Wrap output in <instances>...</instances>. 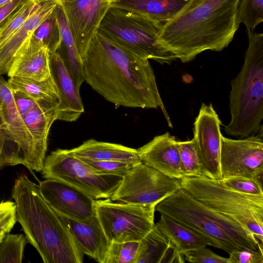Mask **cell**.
Here are the masks:
<instances>
[{
	"mask_svg": "<svg viewBox=\"0 0 263 263\" xmlns=\"http://www.w3.org/2000/svg\"><path fill=\"white\" fill-rule=\"evenodd\" d=\"M173 248L169 240L155 225L139 241L136 263L165 262Z\"/></svg>",
	"mask_w": 263,
	"mask_h": 263,
	"instance_id": "obj_26",
	"label": "cell"
},
{
	"mask_svg": "<svg viewBox=\"0 0 263 263\" xmlns=\"http://www.w3.org/2000/svg\"><path fill=\"white\" fill-rule=\"evenodd\" d=\"M26 238L23 234H6L0 241V263H21Z\"/></svg>",
	"mask_w": 263,
	"mask_h": 263,
	"instance_id": "obj_29",
	"label": "cell"
},
{
	"mask_svg": "<svg viewBox=\"0 0 263 263\" xmlns=\"http://www.w3.org/2000/svg\"><path fill=\"white\" fill-rule=\"evenodd\" d=\"M81 61L84 81L106 100L126 107L160 108L173 128L149 60L98 31Z\"/></svg>",
	"mask_w": 263,
	"mask_h": 263,
	"instance_id": "obj_1",
	"label": "cell"
},
{
	"mask_svg": "<svg viewBox=\"0 0 263 263\" xmlns=\"http://www.w3.org/2000/svg\"><path fill=\"white\" fill-rule=\"evenodd\" d=\"M221 122L212 104L202 103L194 123L195 146L201 175L222 180L220 168Z\"/></svg>",
	"mask_w": 263,
	"mask_h": 263,
	"instance_id": "obj_13",
	"label": "cell"
},
{
	"mask_svg": "<svg viewBox=\"0 0 263 263\" xmlns=\"http://www.w3.org/2000/svg\"><path fill=\"white\" fill-rule=\"evenodd\" d=\"M11 0H0V7L5 5L6 4L8 3Z\"/></svg>",
	"mask_w": 263,
	"mask_h": 263,
	"instance_id": "obj_41",
	"label": "cell"
},
{
	"mask_svg": "<svg viewBox=\"0 0 263 263\" xmlns=\"http://www.w3.org/2000/svg\"><path fill=\"white\" fill-rule=\"evenodd\" d=\"M240 0H189L163 25L159 40L182 63L208 50L220 51L232 42Z\"/></svg>",
	"mask_w": 263,
	"mask_h": 263,
	"instance_id": "obj_2",
	"label": "cell"
},
{
	"mask_svg": "<svg viewBox=\"0 0 263 263\" xmlns=\"http://www.w3.org/2000/svg\"><path fill=\"white\" fill-rule=\"evenodd\" d=\"M163 24L110 6L98 31L145 59L170 64L177 59L159 40Z\"/></svg>",
	"mask_w": 263,
	"mask_h": 263,
	"instance_id": "obj_7",
	"label": "cell"
},
{
	"mask_svg": "<svg viewBox=\"0 0 263 263\" xmlns=\"http://www.w3.org/2000/svg\"><path fill=\"white\" fill-rule=\"evenodd\" d=\"M29 40L46 47L50 54L57 52L62 39L55 9L36 28Z\"/></svg>",
	"mask_w": 263,
	"mask_h": 263,
	"instance_id": "obj_28",
	"label": "cell"
},
{
	"mask_svg": "<svg viewBox=\"0 0 263 263\" xmlns=\"http://www.w3.org/2000/svg\"><path fill=\"white\" fill-rule=\"evenodd\" d=\"M68 151L82 161H119L133 165L142 162L137 149L92 139Z\"/></svg>",
	"mask_w": 263,
	"mask_h": 263,
	"instance_id": "obj_22",
	"label": "cell"
},
{
	"mask_svg": "<svg viewBox=\"0 0 263 263\" xmlns=\"http://www.w3.org/2000/svg\"><path fill=\"white\" fill-rule=\"evenodd\" d=\"M17 164L37 172L44 166L36 155L29 131L16 109L13 90L0 76V168Z\"/></svg>",
	"mask_w": 263,
	"mask_h": 263,
	"instance_id": "obj_8",
	"label": "cell"
},
{
	"mask_svg": "<svg viewBox=\"0 0 263 263\" xmlns=\"http://www.w3.org/2000/svg\"><path fill=\"white\" fill-rule=\"evenodd\" d=\"M12 196L17 221L44 263L83 262V253L66 223L44 199L38 185L22 175L15 181Z\"/></svg>",
	"mask_w": 263,
	"mask_h": 263,
	"instance_id": "obj_3",
	"label": "cell"
},
{
	"mask_svg": "<svg viewBox=\"0 0 263 263\" xmlns=\"http://www.w3.org/2000/svg\"><path fill=\"white\" fill-rule=\"evenodd\" d=\"M50 66L51 76L60 95L58 120L75 121L84 111L80 89L58 52L50 54Z\"/></svg>",
	"mask_w": 263,
	"mask_h": 263,
	"instance_id": "obj_17",
	"label": "cell"
},
{
	"mask_svg": "<svg viewBox=\"0 0 263 263\" xmlns=\"http://www.w3.org/2000/svg\"><path fill=\"white\" fill-rule=\"evenodd\" d=\"M155 225L180 254L209 246L206 239L198 233L163 214Z\"/></svg>",
	"mask_w": 263,
	"mask_h": 263,
	"instance_id": "obj_25",
	"label": "cell"
},
{
	"mask_svg": "<svg viewBox=\"0 0 263 263\" xmlns=\"http://www.w3.org/2000/svg\"><path fill=\"white\" fill-rule=\"evenodd\" d=\"M96 216L108 241H140L154 227L156 206L96 200Z\"/></svg>",
	"mask_w": 263,
	"mask_h": 263,
	"instance_id": "obj_10",
	"label": "cell"
},
{
	"mask_svg": "<svg viewBox=\"0 0 263 263\" xmlns=\"http://www.w3.org/2000/svg\"><path fill=\"white\" fill-rule=\"evenodd\" d=\"M40 2L29 0L17 9L0 29V44L14 33L34 11Z\"/></svg>",
	"mask_w": 263,
	"mask_h": 263,
	"instance_id": "obj_32",
	"label": "cell"
},
{
	"mask_svg": "<svg viewBox=\"0 0 263 263\" xmlns=\"http://www.w3.org/2000/svg\"><path fill=\"white\" fill-rule=\"evenodd\" d=\"M55 0L41 2L23 25L0 44V76L7 74L17 53L40 23L55 9Z\"/></svg>",
	"mask_w": 263,
	"mask_h": 263,
	"instance_id": "obj_19",
	"label": "cell"
},
{
	"mask_svg": "<svg viewBox=\"0 0 263 263\" xmlns=\"http://www.w3.org/2000/svg\"><path fill=\"white\" fill-rule=\"evenodd\" d=\"M181 170L184 177L201 175V166L193 139L178 141Z\"/></svg>",
	"mask_w": 263,
	"mask_h": 263,
	"instance_id": "obj_31",
	"label": "cell"
},
{
	"mask_svg": "<svg viewBox=\"0 0 263 263\" xmlns=\"http://www.w3.org/2000/svg\"><path fill=\"white\" fill-rule=\"evenodd\" d=\"M263 21V0H240L237 22L243 23L247 30L254 29Z\"/></svg>",
	"mask_w": 263,
	"mask_h": 263,
	"instance_id": "obj_30",
	"label": "cell"
},
{
	"mask_svg": "<svg viewBox=\"0 0 263 263\" xmlns=\"http://www.w3.org/2000/svg\"><path fill=\"white\" fill-rule=\"evenodd\" d=\"M7 233L4 230H0V241Z\"/></svg>",
	"mask_w": 263,
	"mask_h": 263,
	"instance_id": "obj_42",
	"label": "cell"
},
{
	"mask_svg": "<svg viewBox=\"0 0 263 263\" xmlns=\"http://www.w3.org/2000/svg\"><path fill=\"white\" fill-rule=\"evenodd\" d=\"M42 175L71 185L95 200L110 198L122 177L99 174L68 149H58L45 158Z\"/></svg>",
	"mask_w": 263,
	"mask_h": 263,
	"instance_id": "obj_9",
	"label": "cell"
},
{
	"mask_svg": "<svg viewBox=\"0 0 263 263\" xmlns=\"http://www.w3.org/2000/svg\"><path fill=\"white\" fill-rule=\"evenodd\" d=\"M228 263H263V252L260 250H243L229 254Z\"/></svg>",
	"mask_w": 263,
	"mask_h": 263,
	"instance_id": "obj_38",
	"label": "cell"
},
{
	"mask_svg": "<svg viewBox=\"0 0 263 263\" xmlns=\"http://www.w3.org/2000/svg\"><path fill=\"white\" fill-rule=\"evenodd\" d=\"M156 210L195 231L209 246L228 254L263 251L254 234L235 220L214 210L181 188L156 206Z\"/></svg>",
	"mask_w": 263,
	"mask_h": 263,
	"instance_id": "obj_4",
	"label": "cell"
},
{
	"mask_svg": "<svg viewBox=\"0 0 263 263\" xmlns=\"http://www.w3.org/2000/svg\"><path fill=\"white\" fill-rule=\"evenodd\" d=\"M12 90L15 106L22 117L33 108L37 103L38 101L27 95L18 91L13 89Z\"/></svg>",
	"mask_w": 263,
	"mask_h": 263,
	"instance_id": "obj_39",
	"label": "cell"
},
{
	"mask_svg": "<svg viewBox=\"0 0 263 263\" xmlns=\"http://www.w3.org/2000/svg\"><path fill=\"white\" fill-rule=\"evenodd\" d=\"M247 33L249 46L242 68L231 83V119L224 127L226 134L240 138L263 127V34Z\"/></svg>",
	"mask_w": 263,
	"mask_h": 263,
	"instance_id": "obj_5",
	"label": "cell"
},
{
	"mask_svg": "<svg viewBox=\"0 0 263 263\" xmlns=\"http://www.w3.org/2000/svg\"><path fill=\"white\" fill-rule=\"evenodd\" d=\"M108 1L110 3V4H111V3H114V2H115L117 1H118V0H108Z\"/></svg>",
	"mask_w": 263,
	"mask_h": 263,
	"instance_id": "obj_43",
	"label": "cell"
},
{
	"mask_svg": "<svg viewBox=\"0 0 263 263\" xmlns=\"http://www.w3.org/2000/svg\"><path fill=\"white\" fill-rule=\"evenodd\" d=\"M37 1L38 2H42V1H45V0H37ZM55 1H58V0H55Z\"/></svg>",
	"mask_w": 263,
	"mask_h": 263,
	"instance_id": "obj_44",
	"label": "cell"
},
{
	"mask_svg": "<svg viewBox=\"0 0 263 263\" xmlns=\"http://www.w3.org/2000/svg\"><path fill=\"white\" fill-rule=\"evenodd\" d=\"M55 11L62 39V43L57 52L61 57L77 87L80 89L84 81L81 58L69 30L63 10L58 3L55 8Z\"/></svg>",
	"mask_w": 263,
	"mask_h": 263,
	"instance_id": "obj_24",
	"label": "cell"
},
{
	"mask_svg": "<svg viewBox=\"0 0 263 263\" xmlns=\"http://www.w3.org/2000/svg\"><path fill=\"white\" fill-rule=\"evenodd\" d=\"M227 187L244 194L263 196L262 183L255 178L232 176L222 179Z\"/></svg>",
	"mask_w": 263,
	"mask_h": 263,
	"instance_id": "obj_34",
	"label": "cell"
},
{
	"mask_svg": "<svg viewBox=\"0 0 263 263\" xmlns=\"http://www.w3.org/2000/svg\"><path fill=\"white\" fill-rule=\"evenodd\" d=\"M189 0H118L110 6L132 11L163 25L171 20Z\"/></svg>",
	"mask_w": 263,
	"mask_h": 263,
	"instance_id": "obj_23",
	"label": "cell"
},
{
	"mask_svg": "<svg viewBox=\"0 0 263 263\" xmlns=\"http://www.w3.org/2000/svg\"><path fill=\"white\" fill-rule=\"evenodd\" d=\"M222 179L232 176L263 180V127L256 134L239 139L221 136Z\"/></svg>",
	"mask_w": 263,
	"mask_h": 263,
	"instance_id": "obj_12",
	"label": "cell"
},
{
	"mask_svg": "<svg viewBox=\"0 0 263 263\" xmlns=\"http://www.w3.org/2000/svg\"><path fill=\"white\" fill-rule=\"evenodd\" d=\"M95 172L123 178L134 165L119 161H83Z\"/></svg>",
	"mask_w": 263,
	"mask_h": 263,
	"instance_id": "obj_35",
	"label": "cell"
},
{
	"mask_svg": "<svg viewBox=\"0 0 263 263\" xmlns=\"http://www.w3.org/2000/svg\"><path fill=\"white\" fill-rule=\"evenodd\" d=\"M59 214L66 223L83 254L100 263H104L110 242L97 217L89 222H84Z\"/></svg>",
	"mask_w": 263,
	"mask_h": 263,
	"instance_id": "obj_21",
	"label": "cell"
},
{
	"mask_svg": "<svg viewBox=\"0 0 263 263\" xmlns=\"http://www.w3.org/2000/svg\"><path fill=\"white\" fill-rule=\"evenodd\" d=\"M38 185L44 199L58 213L84 222L97 217L96 200L79 189L53 179L40 181Z\"/></svg>",
	"mask_w": 263,
	"mask_h": 263,
	"instance_id": "obj_15",
	"label": "cell"
},
{
	"mask_svg": "<svg viewBox=\"0 0 263 263\" xmlns=\"http://www.w3.org/2000/svg\"><path fill=\"white\" fill-rule=\"evenodd\" d=\"M49 50L28 40L14 57L7 72L9 77L42 81L51 76Z\"/></svg>",
	"mask_w": 263,
	"mask_h": 263,
	"instance_id": "obj_18",
	"label": "cell"
},
{
	"mask_svg": "<svg viewBox=\"0 0 263 263\" xmlns=\"http://www.w3.org/2000/svg\"><path fill=\"white\" fill-rule=\"evenodd\" d=\"M139 241L110 242L104 263H136Z\"/></svg>",
	"mask_w": 263,
	"mask_h": 263,
	"instance_id": "obj_33",
	"label": "cell"
},
{
	"mask_svg": "<svg viewBox=\"0 0 263 263\" xmlns=\"http://www.w3.org/2000/svg\"><path fill=\"white\" fill-rule=\"evenodd\" d=\"M7 82L12 89L22 92L36 101H60V95L51 74L42 81L12 77Z\"/></svg>",
	"mask_w": 263,
	"mask_h": 263,
	"instance_id": "obj_27",
	"label": "cell"
},
{
	"mask_svg": "<svg viewBox=\"0 0 263 263\" xmlns=\"http://www.w3.org/2000/svg\"><path fill=\"white\" fill-rule=\"evenodd\" d=\"M29 0H11L0 7V29L10 16L21 6Z\"/></svg>",
	"mask_w": 263,
	"mask_h": 263,
	"instance_id": "obj_40",
	"label": "cell"
},
{
	"mask_svg": "<svg viewBox=\"0 0 263 263\" xmlns=\"http://www.w3.org/2000/svg\"><path fill=\"white\" fill-rule=\"evenodd\" d=\"M181 187L197 200L235 220L263 242V196L249 195L227 187L222 180L204 176L184 177Z\"/></svg>",
	"mask_w": 263,
	"mask_h": 263,
	"instance_id": "obj_6",
	"label": "cell"
},
{
	"mask_svg": "<svg viewBox=\"0 0 263 263\" xmlns=\"http://www.w3.org/2000/svg\"><path fill=\"white\" fill-rule=\"evenodd\" d=\"M137 150L144 164L170 178L180 180L184 177L178 141L168 132L155 137Z\"/></svg>",
	"mask_w": 263,
	"mask_h": 263,
	"instance_id": "obj_16",
	"label": "cell"
},
{
	"mask_svg": "<svg viewBox=\"0 0 263 263\" xmlns=\"http://www.w3.org/2000/svg\"><path fill=\"white\" fill-rule=\"evenodd\" d=\"M17 221L16 204L10 201L0 203V230L8 233Z\"/></svg>",
	"mask_w": 263,
	"mask_h": 263,
	"instance_id": "obj_37",
	"label": "cell"
},
{
	"mask_svg": "<svg viewBox=\"0 0 263 263\" xmlns=\"http://www.w3.org/2000/svg\"><path fill=\"white\" fill-rule=\"evenodd\" d=\"M81 57L110 7L108 0H58Z\"/></svg>",
	"mask_w": 263,
	"mask_h": 263,
	"instance_id": "obj_14",
	"label": "cell"
},
{
	"mask_svg": "<svg viewBox=\"0 0 263 263\" xmlns=\"http://www.w3.org/2000/svg\"><path fill=\"white\" fill-rule=\"evenodd\" d=\"M59 103V101H38L33 108L22 117L32 137L36 155L43 164L50 128L58 120Z\"/></svg>",
	"mask_w": 263,
	"mask_h": 263,
	"instance_id": "obj_20",
	"label": "cell"
},
{
	"mask_svg": "<svg viewBox=\"0 0 263 263\" xmlns=\"http://www.w3.org/2000/svg\"><path fill=\"white\" fill-rule=\"evenodd\" d=\"M181 188L179 180L141 162L133 165L122 178L110 199L114 201L156 206Z\"/></svg>",
	"mask_w": 263,
	"mask_h": 263,
	"instance_id": "obj_11",
	"label": "cell"
},
{
	"mask_svg": "<svg viewBox=\"0 0 263 263\" xmlns=\"http://www.w3.org/2000/svg\"><path fill=\"white\" fill-rule=\"evenodd\" d=\"M185 260L192 263H228V258L220 256L212 250L202 247L183 254Z\"/></svg>",
	"mask_w": 263,
	"mask_h": 263,
	"instance_id": "obj_36",
	"label": "cell"
}]
</instances>
